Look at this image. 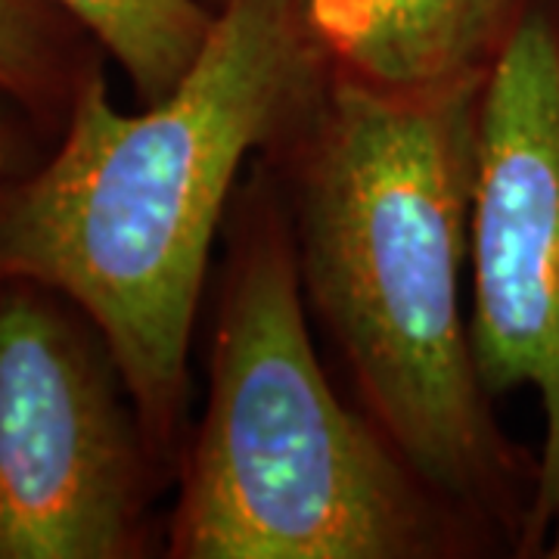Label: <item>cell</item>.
I'll list each match as a JSON object with an SVG mask.
<instances>
[{"label": "cell", "mask_w": 559, "mask_h": 559, "mask_svg": "<svg viewBox=\"0 0 559 559\" xmlns=\"http://www.w3.org/2000/svg\"><path fill=\"white\" fill-rule=\"evenodd\" d=\"M209 3H212V7H215V10H218L221 3H224V0H209Z\"/></svg>", "instance_id": "10"}, {"label": "cell", "mask_w": 559, "mask_h": 559, "mask_svg": "<svg viewBox=\"0 0 559 559\" xmlns=\"http://www.w3.org/2000/svg\"><path fill=\"white\" fill-rule=\"evenodd\" d=\"M479 97L401 100L330 79L261 162L286 205L305 301L358 404L441 498L520 557L538 457L500 429L460 299Z\"/></svg>", "instance_id": "1"}, {"label": "cell", "mask_w": 559, "mask_h": 559, "mask_svg": "<svg viewBox=\"0 0 559 559\" xmlns=\"http://www.w3.org/2000/svg\"><path fill=\"white\" fill-rule=\"evenodd\" d=\"M330 84L289 0H224L178 87L121 112L97 62L53 153L0 180V280H35L100 326L140 419L178 473L209 259L242 168Z\"/></svg>", "instance_id": "2"}, {"label": "cell", "mask_w": 559, "mask_h": 559, "mask_svg": "<svg viewBox=\"0 0 559 559\" xmlns=\"http://www.w3.org/2000/svg\"><path fill=\"white\" fill-rule=\"evenodd\" d=\"M103 47L53 0H0V87L22 103L44 138L69 119L81 79Z\"/></svg>", "instance_id": "8"}, {"label": "cell", "mask_w": 559, "mask_h": 559, "mask_svg": "<svg viewBox=\"0 0 559 559\" xmlns=\"http://www.w3.org/2000/svg\"><path fill=\"white\" fill-rule=\"evenodd\" d=\"M119 62L140 106L165 100L200 60L218 10L209 0H53Z\"/></svg>", "instance_id": "7"}, {"label": "cell", "mask_w": 559, "mask_h": 559, "mask_svg": "<svg viewBox=\"0 0 559 559\" xmlns=\"http://www.w3.org/2000/svg\"><path fill=\"white\" fill-rule=\"evenodd\" d=\"M156 451L100 326L0 280V559H140L165 547Z\"/></svg>", "instance_id": "4"}, {"label": "cell", "mask_w": 559, "mask_h": 559, "mask_svg": "<svg viewBox=\"0 0 559 559\" xmlns=\"http://www.w3.org/2000/svg\"><path fill=\"white\" fill-rule=\"evenodd\" d=\"M171 559H469L495 540L411 466L320 364L267 165L227 215L209 399L187 436Z\"/></svg>", "instance_id": "3"}, {"label": "cell", "mask_w": 559, "mask_h": 559, "mask_svg": "<svg viewBox=\"0 0 559 559\" xmlns=\"http://www.w3.org/2000/svg\"><path fill=\"white\" fill-rule=\"evenodd\" d=\"M469 336L498 401L532 389L544 439L520 559H559V3L528 0L479 97Z\"/></svg>", "instance_id": "5"}, {"label": "cell", "mask_w": 559, "mask_h": 559, "mask_svg": "<svg viewBox=\"0 0 559 559\" xmlns=\"http://www.w3.org/2000/svg\"><path fill=\"white\" fill-rule=\"evenodd\" d=\"M330 79L432 100L485 84L528 0H289Z\"/></svg>", "instance_id": "6"}, {"label": "cell", "mask_w": 559, "mask_h": 559, "mask_svg": "<svg viewBox=\"0 0 559 559\" xmlns=\"http://www.w3.org/2000/svg\"><path fill=\"white\" fill-rule=\"evenodd\" d=\"M40 128L22 103L0 87V180L38 165Z\"/></svg>", "instance_id": "9"}]
</instances>
